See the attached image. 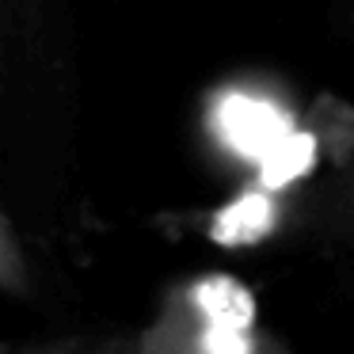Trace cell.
<instances>
[{
    "instance_id": "6da1fadb",
    "label": "cell",
    "mask_w": 354,
    "mask_h": 354,
    "mask_svg": "<svg viewBox=\"0 0 354 354\" xmlns=\"http://www.w3.org/2000/svg\"><path fill=\"white\" fill-rule=\"evenodd\" d=\"M77 141V62L65 0H0V145L46 206Z\"/></svg>"
},
{
    "instance_id": "ba28073f",
    "label": "cell",
    "mask_w": 354,
    "mask_h": 354,
    "mask_svg": "<svg viewBox=\"0 0 354 354\" xmlns=\"http://www.w3.org/2000/svg\"><path fill=\"white\" fill-rule=\"evenodd\" d=\"M19 343H8V339H0V354H16Z\"/></svg>"
},
{
    "instance_id": "5b68a950",
    "label": "cell",
    "mask_w": 354,
    "mask_h": 354,
    "mask_svg": "<svg viewBox=\"0 0 354 354\" xmlns=\"http://www.w3.org/2000/svg\"><path fill=\"white\" fill-rule=\"evenodd\" d=\"M88 343L80 335H57V339H42V343H19L16 354H84Z\"/></svg>"
},
{
    "instance_id": "8992f818",
    "label": "cell",
    "mask_w": 354,
    "mask_h": 354,
    "mask_svg": "<svg viewBox=\"0 0 354 354\" xmlns=\"http://www.w3.org/2000/svg\"><path fill=\"white\" fill-rule=\"evenodd\" d=\"M84 354H145V346H141L138 335H115L100 346H88Z\"/></svg>"
},
{
    "instance_id": "52a82bcc",
    "label": "cell",
    "mask_w": 354,
    "mask_h": 354,
    "mask_svg": "<svg viewBox=\"0 0 354 354\" xmlns=\"http://www.w3.org/2000/svg\"><path fill=\"white\" fill-rule=\"evenodd\" d=\"M335 8H339V27L354 39V0H339Z\"/></svg>"
},
{
    "instance_id": "277c9868",
    "label": "cell",
    "mask_w": 354,
    "mask_h": 354,
    "mask_svg": "<svg viewBox=\"0 0 354 354\" xmlns=\"http://www.w3.org/2000/svg\"><path fill=\"white\" fill-rule=\"evenodd\" d=\"M0 293L4 297H31L35 293V274H31V259H27V248L19 240L12 217L0 206Z\"/></svg>"
},
{
    "instance_id": "7a4b0ae2",
    "label": "cell",
    "mask_w": 354,
    "mask_h": 354,
    "mask_svg": "<svg viewBox=\"0 0 354 354\" xmlns=\"http://www.w3.org/2000/svg\"><path fill=\"white\" fill-rule=\"evenodd\" d=\"M138 339L145 354H293L263 320L255 290L229 270L171 282Z\"/></svg>"
},
{
    "instance_id": "3957f363",
    "label": "cell",
    "mask_w": 354,
    "mask_h": 354,
    "mask_svg": "<svg viewBox=\"0 0 354 354\" xmlns=\"http://www.w3.org/2000/svg\"><path fill=\"white\" fill-rule=\"evenodd\" d=\"M301 240L324 259H354V141L301 198Z\"/></svg>"
}]
</instances>
